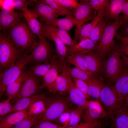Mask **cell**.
<instances>
[{
    "instance_id": "cb8c5ba5",
    "label": "cell",
    "mask_w": 128,
    "mask_h": 128,
    "mask_svg": "<svg viewBox=\"0 0 128 128\" xmlns=\"http://www.w3.org/2000/svg\"><path fill=\"white\" fill-rule=\"evenodd\" d=\"M96 46L89 39H84L73 46L67 47V55L73 54L85 53L94 50Z\"/></svg>"
},
{
    "instance_id": "f546056e",
    "label": "cell",
    "mask_w": 128,
    "mask_h": 128,
    "mask_svg": "<svg viewBox=\"0 0 128 128\" xmlns=\"http://www.w3.org/2000/svg\"><path fill=\"white\" fill-rule=\"evenodd\" d=\"M67 61L80 69L89 73L87 63L82 53H75L67 55Z\"/></svg>"
},
{
    "instance_id": "5bb4252c",
    "label": "cell",
    "mask_w": 128,
    "mask_h": 128,
    "mask_svg": "<svg viewBox=\"0 0 128 128\" xmlns=\"http://www.w3.org/2000/svg\"><path fill=\"white\" fill-rule=\"evenodd\" d=\"M66 76L68 92L70 101L77 106L85 107L88 101L84 94L76 86L67 70V65L64 64Z\"/></svg>"
},
{
    "instance_id": "e0dca14e",
    "label": "cell",
    "mask_w": 128,
    "mask_h": 128,
    "mask_svg": "<svg viewBox=\"0 0 128 128\" xmlns=\"http://www.w3.org/2000/svg\"><path fill=\"white\" fill-rule=\"evenodd\" d=\"M110 128H128V106H123L111 114Z\"/></svg>"
},
{
    "instance_id": "9a60e30c",
    "label": "cell",
    "mask_w": 128,
    "mask_h": 128,
    "mask_svg": "<svg viewBox=\"0 0 128 128\" xmlns=\"http://www.w3.org/2000/svg\"><path fill=\"white\" fill-rule=\"evenodd\" d=\"M43 34L49 40L55 43L56 53L61 61H64L67 55V48L54 31L50 29L45 22L41 20Z\"/></svg>"
},
{
    "instance_id": "4fadbf2b",
    "label": "cell",
    "mask_w": 128,
    "mask_h": 128,
    "mask_svg": "<svg viewBox=\"0 0 128 128\" xmlns=\"http://www.w3.org/2000/svg\"><path fill=\"white\" fill-rule=\"evenodd\" d=\"M114 86L120 101L124 103L128 96V65L123 59L120 73Z\"/></svg>"
},
{
    "instance_id": "db71d44e",
    "label": "cell",
    "mask_w": 128,
    "mask_h": 128,
    "mask_svg": "<svg viewBox=\"0 0 128 128\" xmlns=\"http://www.w3.org/2000/svg\"><path fill=\"white\" fill-rule=\"evenodd\" d=\"M101 126L100 124H99L94 128H100Z\"/></svg>"
},
{
    "instance_id": "44dd1931",
    "label": "cell",
    "mask_w": 128,
    "mask_h": 128,
    "mask_svg": "<svg viewBox=\"0 0 128 128\" xmlns=\"http://www.w3.org/2000/svg\"><path fill=\"white\" fill-rule=\"evenodd\" d=\"M126 0H110L105 11L104 19L106 21L112 19L119 23V14Z\"/></svg>"
},
{
    "instance_id": "7dc6e473",
    "label": "cell",
    "mask_w": 128,
    "mask_h": 128,
    "mask_svg": "<svg viewBox=\"0 0 128 128\" xmlns=\"http://www.w3.org/2000/svg\"><path fill=\"white\" fill-rule=\"evenodd\" d=\"M117 50L119 52L128 57V45L125 43L121 42L118 45Z\"/></svg>"
},
{
    "instance_id": "5b68a950",
    "label": "cell",
    "mask_w": 128,
    "mask_h": 128,
    "mask_svg": "<svg viewBox=\"0 0 128 128\" xmlns=\"http://www.w3.org/2000/svg\"><path fill=\"white\" fill-rule=\"evenodd\" d=\"M73 109L69 101L64 97H50L46 110L38 123L43 121L55 123L63 113L70 111Z\"/></svg>"
},
{
    "instance_id": "d4e9b609",
    "label": "cell",
    "mask_w": 128,
    "mask_h": 128,
    "mask_svg": "<svg viewBox=\"0 0 128 128\" xmlns=\"http://www.w3.org/2000/svg\"><path fill=\"white\" fill-rule=\"evenodd\" d=\"M30 73V71H23L16 80L7 87L5 94L8 98L12 99L16 96L22 85Z\"/></svg>"
},
{
    "instance_id": "e575fe53",
    "label": "cell",
    "mask_w": 128,
    "mask_h": 128,
    "mask_svg": "<svg viewBox=\"0 0 128 128\" xmlns=\"http://www.w3.org/2000/svg\"><path fill=\"white\" fill-rule=\"evenodd\" d=\"M67 69L68 72L73 78L81 80L87 82L89 81L94 76L76 67L72 68L67 66Z\"/></svg>"
},
{
    "instance_id": "ee69618b",
    "label": "cell",
    "mask_w": 128,
    "mask_h": 128,
    "mask_svg": "<svg viewBox=\"0 0 128 128\" xmlns=\"http://www.w3.org/2000/svg\"><path fill=\"white\" fill-rule=\"evenodd\" d=\"M70 111H67L63 113L55 123L66 128L67 127L69 122Z\"/></svg>"
},
{
    "instance_id": "60d3db41",
    "label": "cell",
    "mask_w": 128,
    "mask_h": 128,
    "mask_svg": "<svg viewBox=\"0 0 128 128\" xmlns=\"http://www.w3.org/2000/svg\"><path fill=\"white\" fill-rule=\"evenodd\" d=\"M73 82L76 87L86 97L87 99H89L90 97L88 93V85L87 83L85 81L75 78H73Z\"/></svg>"
},
{
    "instance_id": "d590c367",
    "label": "cell",
    "mask_w": 128,
    "mask_h": 128,
    "mask_svg": "<svg viewBox=\"0 0 128 128\" xmlns=\"http://www.w3.org/2000/svg\"><path fill=\"white\" fill-rule=\"evenodd\" d=\"M85 107L78 106L72 110L70 112L69 122L67 127L75 126L79 123Z\"/></svg>"
},
{
    "instance_id": "836d02e7",
    "label": "cell",
    "mask_w": 128,
    "mask_h": 128,
    "mask_svg": "<svg viewBox=\"0 0 128 128\" xmlns=\"http://www.w3.org/2000/svg\"><path fill=\"white\" fill-rule=\"evenodd\" d=\"M47 24L50 29L56 33L61 41L65 45L67 46V47L71 46L77 43L72 39L68 32L55 26Z\"/></svg>"
},
{
    "instance_id": "f907efd6",
    "label": "cell",
    "mask_w": 128,
    "mask_h": 128,
    "mask_svg": "<svg viewBox=\"0 0 128 128\" xmlns=\"http://www.w3.org/2000/svg\"><path fill=\"white\" fill-rule=\"evenodd\" d=\"M119 53L121 56L122 57L124 61L128 65V57L120 53Z\"/></svg>"
},
{
    "instance_id": "816d5d0a",
    "label": "cell",
    "mask_w": 128,
    "mask_h": 128,
    "mask_svg": "<svg viewBox=\"0 0 128 128\" xmlns=\"http://www.w3.org/2000/svg\"><path fill=\"white\" fill-rule=\"evenodd\" d=\"M128 106V96L125 100L124 106L126 107Z\"/></svg>"
},
{
    "instance_id": "9f6ffc18",
    "label": "cell",
    "mask_w": 128,
    "mask_h": 128,
    "mask_svg": "<svg viewBox=\"0 0 128 128\" xmlns=\"http://www.w3.org/2000/svg\"><path fill=\"white\" fill-rule=\"evenodd\" d=\"M13 128V127H12V128Z\"/></svg>"
},
{
    "instance_id": "7bdbcfd3",
    "label": "cell",
    "mask_w": 128,
    "mask_h": 128,
    "mask_svg": "<svg viewBox=\"0 0 128 128\" xmlns=\"http://www.w3.org/2000/svg\"><path fill=\"white\" fill-rule=\"evenodd\" d=\"M121 13L122 14L119 16V21L120 27H122L128 23V0H126L124 4Z\"/></svg>"
},
{
    "instance_id": "1f68e13d",
    "label": "cell",
    "mask_w": 128,
    "mask_h": 128,
    "mask_svg": "<svg viewBox=\"0 0 128 128\" xmlns=\"http://www.w3.org/2000/svg\"><path fill=\"white\" fill-rule=\"evenodd\" d=\"M106 22L104 19L100 21L93 30L89 38L96 46L100 42L106 26Z\"/></svg>"
},
{
    "instance_id": "ba28073f",
    "label": "cell",
    "mask_w": 128,
    "mask_h": 128,
    "mask_svg": "<svg viewBox=\"0 0 128 128\" xmlns=\"http://www.w3.org/2000/svg\"><path fill=\"white\" fill-rule=\"evenodd\" d=\"M52 45L46 39V37L39 39L32 48L31 54L32 61L38 64L50 63L54 54Z\"/></svg>"
},
{
    "instance_id": "74e56055",
    "label": "cell",
    "mask_w": 128,
    "mask_h": 128,
    "mask_svg": "<svg viewBox=\"0 0 128 128\" xmlns=\"http://www.w3.org/2000/svg\"><path fill=\"white\" fill-rule=\"evenodd\" d=\"M52 64L51 61L48 64H38L31 68L29 71L35 75L43 77L50 68Z\"/></svg>"
},
{
    "instance_id": "4316f807",
    "label": "cell",
    "mask_w": 128,
    "mask_h": 128,
    "mask_svg": "<svg viewBox=\"0 0 128 128\" xmlns=\"http://www.w3.org/2000/svg\"><path fill=\"white\" fill-rule=\"evenodd\" d=\"M46 23L67 32L78 24L77 21L72 14L67 15L62 18L56 19L51 22Z\"/></svg>"
},
{
    "instance_id": "8fae6325",
    "label": "cell",
    "mask_w": 128,
    "mask_h": 128,
    "mask_svg": "<svg viewBox=\"0 0 128 128\" xmlns=\"http://www.w3.org/2000/svg\"><path fill=\"white\" fill-rule=\"evenodd\" d=\"M79 1L78 7L71 11L72 15L78 21L77 26H81L86 22L92 20L97 14L96 12V11L90 5L88 0Z\"/></svg>"
},
{
    "instance_id": "ac0fdd59",
    "label": "cell",
    "mask_w": 128,
    "mask_h": 128,
    "mask_svg": "<svg viewBox=\"0 0 128 128\" xmlns=\"http://www.w3.org/2000/svg\"><path fill=\"white\" fill-rule=\"evenodd\" d=\"M22 11L23 16L30 28L39 39L45 37L42 32L41 23L37 19V15L32 11L28 9L27 7L23 9Z\"/></svg>"
},
{
    "instance_id": "83f0119b",
    "label": "cell",
    "mask_w": 128,
    "mask_h": 128,
    "mask_svg": "<svg viewBox=\"0 0 128 128\" xmlns=\"http://www.w3.org/2000/svg\"><path fill=\"white\" fill-rule=\"evenodd\" d=\"M35 3L34 0H4L2 3L3 9L9 10L22 11L23 9L31 6Z\"/></svg>"
},
{
    "instance_id": "c3c4849f",
    "label": "cell",
    "mask_w": 128,
    "mask_h": 128,
    "mask_svg": "<svg viewBox=\"0 0 128 128\" xmlns=\"http://www.w3.org/2000/svg\"><path fill=\"white\" fill-rule=\"evenodd\" d=\"M121 27L119 32L118 33L122 37H128V23Z\"/></svg>"
},
{
    "instance_id": "681fc988",
    "label": "cell",
    "mask_w": 128,
    "mask_h": 128,
    "mask_svg": "<svg viewBox=\"0 0 128 128\" xmlns=\"http://www.w3.org/2000/svg\"><path fill=\"white\" fill-rule=\"evenodd\" d=\"M115 37L117 39L120 40L121 42L124 43L128 45V37H122L118 33H117Z\"/></svg>"
},
{
    "instance_id": "277c9868",
    "label": "cell",
    "mask_w": 128,
    "mask_h": 128,
    "mask_svg": "<svg viewBox=\"0 0 128 128\" xmlns=\"http://www.w3.org/2000/svg\"><path fill=\"white\" fill-rule=\"evenodd\" d=\"M21 53L3 33L0 34V65L7 69L21 57Z\"/></svg>"
},
{
    "instance_id": "4dcf8cb0",
    "label": "cell",
    "mask_w": 128,
    "mask_h": 128,
    "mask_svg": "<svg viewBox=\"0 0 128 128\" xmlns=\"http://www.w3.org/2000/svg\"><path fill=\"white\" fill-rule=\"evenodd\" d=\"M50 98L45 99L37 101L30 106L27 110L28 115H37L44 114L49 103Z\"/></svg>"
},
{
    "instance_id": "7a4b0ae2",
    "label": "cell",
    "mask_w": 128,
    "mask_h": 128,
    "mask_svg": "<svg viewBox=\"0 0 128 128\" xmlns=\"http://www.w3.org/2000/svg\"><path fill=\"white\" fill-rule=\"evenodd\" d=\"M120 25L114 21L106 23L105 28L99 44L93 50L102 60L108 56L110 53L117 47L114 38Z\"/></svg>"
},
{
    "instance_id": "f35d334b",
    "label": "cell",
    "mask_w": 128,
    "mask_h": 128,
    "mask_svg": "<svg viewBox=\"0 0 128 128\" xmlns=\"http://www.w3.org/2000/svg\"><path fill=\"white\" fill-rule=\"evenodd\" d=\"M110 1L109 0H89L88 3L91 7L94 9L99 11L106 9Z\"/></svg>"
},
{
    "instance_id": "8992f818",
    "label": "cell",
    "mask_w": 128,
    "mask_h": 128,
    "mask_svg": "<svg viewBox=\"0 0 128 128\" xmlns=\"http://www.w3.org/2000/svg\"><path fill=\"white\" fill-rule=\"evenodd\" d=\"M99 101L110 115L124 104L120 101L114 86L105 83L101 92Z\"/></svg>"
},
{
    "instance_id": "b9f144b4",
    "label": "cell",
    "mask_w": 128,
    "mask_h": 128,
    "mask_svg": "<svg viewBox=\"0 0 128 128\" xmlns=\"http://www.w3.org/2000/svg\"><path fill=\"white\" fill-rule=\"evenodd\" d=\"M61 5L70 10L76 8L79 5V0H55Z\"/></svg>"
},
{
    "instance_id": "7402d4cb",
    "label": "cell",
    "mask_w": 128,
    "mask_h": 128,
    "mask_svg": "<svg viewBox=\"0 0 128 128\" xmlns=\"http://www.w3.org/2000/svg\"><path fill=\"white\" fill-rule=\"evenodd\" d=\"M47 97L44 94H40L22 98L13 105L11 112L14 113L28 109L35 102L44 99Z\"/></svg>"
},
{
    "instance_id": "ab89813d",
    "label": "cell",
    "mask_w": 128,
    "mask_h": 128,
    "mask_svg": "<svg viewBox=\"0 0 128 128\" xmlns=\"http://www.w3.org/2000/svg\"><path fill=\"white\" fill-rule=\"evenodd\" d=\"M11 99H7L0 103V118L3 117L7 114L11 112L13 107L11 102Z\"/></svg>"
},
{
    "instance_id": "6da1fadb",
    "label": "cell",
    "mask_w": 128,
    "mask_h": 128,
    "mask_svg": "<svg viewBox=\"0 0 128 128\" xmlns=\"http://www.w3.org/2000/svg\"><path fill=\"white\" fill-rule=\"evenodd\" d=\"M23 17L3 33L17 49L24 54L28 52H31L37 41V36L31 31L26 19Z\"/></svg>"
},
{
    "instance_id": "7c38bea8",
    "label": "cell",
    "mask_w": 128,
    "mask_h": 128,
    "mask_svg": "<svg viewBox=\"0 0 128 128\" xmlns=\"http://www.w3.org/2000/svg\"><path fill=\"white\" fill-rule=\"evenodd\" d=\"M34 4L31 6L30 10L32 11L41 19L47 23L57 18L59 15L47 4L41 0H34Z\"/></svg>"
},
{
    "instance_id": "30bf717a",
    "label": "cell",
    "mask_w": 128,
    "mask_h": 128,
    "mask_svg": "<svg viewBox=\"0 0 128 128\" xmlns=\"http://www.w3.org/2000/svg\"><path fill=\"white\" fill-rule=\"evenodd\" d=\"M82 115L84 122H87L109 118L110 114L99 101L92 100L88 101Z\"/></svg>"
},
{
    "instance_id": "484cf974",
    "label": "cell",
    "mask_w": 128,
    "mask_h": 128,
    "mask_svg": "<svg viewBox=\"0 0 128 128\" xmlns=\"http://www.w3.org/2000/svg\"><path fill=\"white\" fill-rule=\"evenodd\" d=\"M64 61H61L59 63L62 68V73L55 81L49 91L56 92L57 91L62 94L68 92L67 81Z\"/></svg>"
},
{
    "instance_id": "3957f363",
    "label": "cell",
    "mask_w": 128,
    "mask_h": 128,
    "mask_svg": "<svg viewBox=\"0 0 128 128\" xmlns=\"http://www.w3.org/2000/svg\"><path fill=\"white\" fill-rule=\"evenodd\" d=\"M30 54H23L16 63L6 69L0 75V96L1 97L7 87L15 81L22 73L25 65L32 61Z\"/></svg>"
},
{
    "instance_id": "ffe728a7",
    "label": "cell",
    "mask_w": 128,
    "mask_h": 128,
    "mask_svg": "<svg viewBox=\"0 0 128 128\" xmlns=\"http://www.w3.org/2000/svg\"><path fill=\"white\" fill-rule=\"evenodd\" d=\"M85 59L89 73L94 76L101 71L102 64L101 59L93 50L82 53Z\"/></svg>"
},
{
    "instance_id": "d6986e66",
    "label": "cell",
    "mask_w": 128,
    "mask_h": 128,
    "mask_svg": "<svg viewBox=\"0 0 128 128\" xmlns=\"http://www.w3.org/2000/svg\"><path fill=\"white\" fill-rule=\"evenodd\" d=\"M55 58V55L52 58L51 66L43 77L41 85L43 88H46L49 90L59 76V74L62 70L59 63L57 62Z\"/></svg>"
},
{
    "instance_id": "8d00e7d4",
    "label": "cell",
    "mask_w": 128,
    "mask_h": 128,
    "mask_svg": "<svg viewBox=\"0 0 128 128\" xmlns=\"http://www.w3.org/2000/svg\"><path fill=\"white\" fill-rule=\"evenodd\" d=\"M49 5L59 16H66L72 14L71 11L56 2L55 0H41Z\"/></svg>"
},
{
    "instance_id": "d6a6232c",
    "label": "cell",
    "mask_w": 128,
    "mask_h": 128,
    "mask_svg": "<svg viewBox=\"0 0 128 128\" xmlns=\"http://www.w3.org/2000/svg\"><path fill=\"white\" fill-rule=\"evenodd\" d=\"M44 114L28 115L13 127L14 128H31L39 121Z\"/></svg>"
},
{
    "instance_id": "52a82bcc",
    "label": "cell",
    "mask_w": 128,
    "mask_h": 128,
    "mask_svg": "<svg viewBox=\"0 0 128 128\" xmlns=\"http://www.w3.org/2000/svg\"><path fill=\"white\" fill-rule=\"evenodd\" d=\"M117 48L118 46L109 54L108 59L103 64L101 70L109 82L115 83L120 73L123 62Z\"/></svg>"
},
{
    "instance_id": "11a10c76",
    "label": "cell",
    "mask_w": 128,
    "mask_h": 128,
    "mask_svg": "<svg viewBox=\"0 0 128 128\" xmlns=\"http://www.w3.org/2000/svg\"><path fill=\"white\" fill-rule=\"evenodd\" d=\"M102 128V127H101V128Z\"/></svg>"
},
{
    "instance_id": "603a6c76",
    "label": "cell",
    "mask_w": 128,
    "mask_h": 128,
    "mask_svg": "<svg viewBox=\"0 0 128 128\" xmlns=\"http://www.w3.org/2000/svg\"><path fill=\"white\" fill-rule=\"evenodd\" d=\"M28 109L0 118V128H11L28 115Z\"/></svg>"
},
{
    "instance_id": "f6af8a7d",
    "label": "cell",
    "mask_w": 128,
    "mask_h": 128,
    "mask_svg": "<svg viewBox=\"0 0 128 128\" xmlns=\"http://www.w3.org/2000/svg\"><path fill=\"white\" fill-rule=\"evenodd\" d=\"M65 126L48 121H43L38 123L33 128H66Z\"/></svg>"
},
{
    "instance_id": "f1b7e54d",
    "label": "cell",
    "mask_w": 128,
    "mask_h": 128,
    "mask_svg": "<svg viewBox=\"0 0 128 128\" xmlns=\"http://www.w3.org/2000/svg\"><path fill=\"white\" fill-rule=\"evenodd\" d=\"M88 85V93L89 96L100 101L101 92L104 83L102 81L93 76L87 82Z\"/></svg>"
},
{
    "instance_id": "9c48e42d",
    "label": "cell",
    "mask_w": 128,
    "mask_h": 128,
    "mask_svg": "<svg viewBox=\"0 0 128 128\" xmlns=\"http://www.w3.org/2000/svg\"><path fill=\"white\" fill-rule=\"evenodd\" d=\"M40 77L30 72V74L22 85L17 95L12 101L15 103L20 99L35 95L42 90L43 88L40 84Z\"/></svg>"
},
{
    "instance_id": "bcb514c9",
    "label": "cell",
    "mask_w": 128,
    "mask_h": 128,
    "mask_svg": "<svg viewBox=\"0 0 128 128\" xmlns=\"http://www.w3.org/2000/svg\"><path fill=\"white\" fill-rule=\"evenodd\" d=\"M100 124L97 120L89 122H82L75 126L76 128H94Z\"/></svg>"
},
{
    "instance_id": "2e32d148",
    "label": "cell",
    "mask_w": 128,
    "mask_h": 128,
    "mask_svg": "<svg viewBox=\"0 0 128 128\" xmlns=\"http://www.w3.org/2000/svg\"><path fill=\"white\" fill-rule=\"evenodd\" d=\"M22 11L6 10L0 12V30L5 33L6 30L14 26L23 17Z\"/></svg>"
},
{
    "instance_id": "f5cc1de1",
    "label": "cell",
    "mask_w": 128,
    "mask_h": 128,
    "mask_svg": "<svg viewBox=\"0 0 128 128\" xmlns=\"http://www.w3.org/2000/svg\"><path fill=\"white\" fill-rule=\"evenodd\" d=\"M66 128H76L75 126H70Z\"/></svg>"
}]
</instances>
